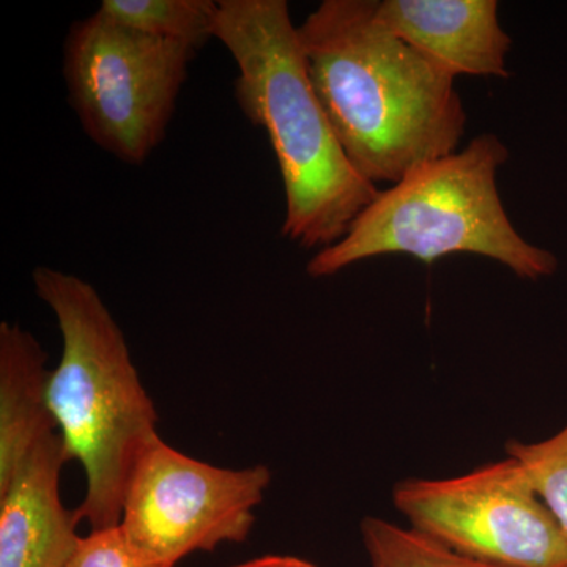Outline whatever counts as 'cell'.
I'll list each match as a JSON object with an SVG mask.
<instances>
[{
	"label": "cell",
	"instance_id": "cell-14",
	"mask_svg": "<svg viewBox=\"0 0 567 567\" xmlns=\"http://www.w3.org/2000/svg\"><path fill=\"white\" fill-rule=\"evenodd\" d=\"M66 567H158L134 554L118 528L96 529L82 537Z\"/></svg>",
	"mask_w": 567,
	"mask_h": 567
},
{
	"label": "cell",
	"instance_id": "cell-11",
	"mask_svg": "<svg viewBox=\"0 0 567 567\" xmlns=\"http://www.w3.org/2000/svg\"><path fill=\"white\" fill-rule=\"evenodd\" d=\"M99 10L125 28L196 52L215 40L218 2L213 0H103Z\"/></svg>",
	"mask_w": 567,
	"mask_h": 567
},
{
	"label": "cell",
	"instance_id": "cell-7",
	"mask_svg": "<svg viewBox=\"0 0 567 567\" xmlns=\"http://www.w3.org/2000/svg\"><path fill=\"white\" fill-rule=\"evenodd\" d=\"M394 506L462 557L502 567H567V539L517 458L446 480H405Z\"/></svg>",
	"mask_w": 567,
	"mask_h": 567
},
{
	"label": "cell",
	"instance_id": "cell-8",
	"mask_svg": "<svg viewBox=\"0 0 567 567\" xmlns=\"http://www.w3.org/2000/svg\"><path fill=\"white\" fill-rule=\"evenodd\" d=\"M66 462L62 436L50 435L0 484V567L70 565L82 537L76 509H66L61 498Z\"/></svg>",
	"mask_w": 567,
	"mask_h": 567
},
{
	"label": "cell",
	"instance_id": "cell-4",
	"mask_svg": "<svg viewBox=\"0 0 567 567\" xmlns=\"http://www.w3.org/2000/svg\"><path fill=\"white\" fill-rule=\"evenodd\" d=\"M507 158L503 141L483 133L462 151L420 164L380 192L338 244L317 251L308 275L328 278L390 254L432 265L458 252L487 257L522 279L554 275L557 256L525 240L502 203L496 174Z\"/></svg>",
	"mask_w": 567,
	"mask_h": 567
},
{
	"label": "cell",
	"instance_id": "cell-9",
	"mask_svg": "<svg viewBox=\"0 0 567 567\" xmlns=\"http://www.w3.org/2000/svg\"><path fill=\"white\" fill-rule=\"evenodd\" d=\"M496 0H382L380 21L451 78H507L513 39Z\"/></svg>",
	"mask_w": 567,
	"mask_h": 567
},
{
	"label": "cell",
	"instance_id": "cell-3",
	"mask_svg": "<svg viewBox=\"0 0 567 567\" xmlns=\"http://www.w3.org/2000/svg\"><path fill=\"white\" fill-rule=\"evenodd\" d=\"M32 281L62 334V358L51 371L48 401L70 461L84 470L78 518L92 532L117 528L134 465L159 435L158 413L99 290L80 276L50 267H37Z\"/></svg>",
	"mask_w": 567,
	"mask_h": 567
},
{
	"label": "cell",
	"instance_id": "cell-6",
	"mask_svg": "<svg viewBox=\"0 0 567 567\" xmlns=\"http://www.w3.org/2000/svg\"><path fill=\"white\" fill-rule=\"evenodd\" d=\"M270 483L265 465L221 468L186 456L158 435L134 465L117 528L142 559L175 567L194 551L245 543L254 507Z\"/></svg>",
	"mask_w": 567,
	"mask_h": 567
},
{
	"label": "cell",
	"instance_id": "cell-2",
	"mask_svg": "<svg viewBox=\"0 0 567 567\" xmlns=\"http://www.w3.org/2000/svg\"><path fill=\"white\" fill-rule=\"evenodd\" d=\"M215 40L238 69L235 99L274 148L286 216L281 234L301 248L338 244L379 186L358 174L317 99L286 0H218Z\"/></svg>",
	"mask_w": 567,
	"mask_h": 567
},
{
	"label": "cell",
	"instance_id": "cell-12",
	"mask_svg": "<svg viewBox=\"0 0 567 567\" xmlns=\"http://www.w3.org/2000/svg\"><path fill=\"white\" fill-rule=\"evenodd\" d=\"M361 536L372 567H502L462 557L412 527L382 518H364Z\"/></svg>",
	"mask_w": 567,
	"mask_h": 567
},
{
	"label": "cell",
	"instance_id": "cell-13",
	"mask_svg": "<svg viewBox=\"0 0 567 567\" xmlns=\"http://www.w3.org/2000/svg\"><path fill=\"white\" fill-rule=\"evenodd\" d=\"M507 456L517 458L567 539V425L539 443L511 440Z\"/></svg>",
	"mask_w": 567,
	"mask_h": 567
},
{
	"label": "cell",
	"instance_id": "cell-10",
	"mask_svg": "<svg viewBox=\"0 0 567 567\" xmlns=\"http://www.w3.org/2000/svg\"><path fill=\"white\" fill-rule=\"evenodd\" d=\"M48 354L35 336L17 323H0V484L41 440L59 434L48 383Z\"/></svg>",
	"mask_w": 567,
	"mask_h": 567
},
{
	"label": "cell",
	"instance_id": "cell-5",
	"mask_svg": "<svg viewBox=\"0 0 567 567\" xmlns=\"http://www.w3.org/2000/svg\"><path fill=\"white\" fill-rule=\"evenodd\" d=\"M196 51L118 24L96 10L63 43L69 102L93 144L140 166L166 137Z\"/></svg>",
	"mask_w": 567,
	"mask_h": 567
},
{
	"label": "cell",
	"instance_id": "cell-1",
	"mask_svg": "<svg viewBox=\"0 0 567 567\" xmlns=\"http://www.w3.org/2000/svg\"><path fill=\"white\" fill-rule=\"evenodd\" d=\"M309 80L347 158L372 185L457 152L454 78L380 21L377 0H324L298 25Z\"/></svg>",
	"mask_w": 567,
	"mask_h": 567
},
{
	"label": "cell",
	"instance_id": "cell-15",
	"mask_svg": "<svg viewBox=\"0 0 567 567\" xmlns=\"http://www.w3.org/2000/svg\"><path fill=\"white\" fill-rule=\"evenodd\" d=\"M234 567H317L306 559L297 557H287V555H267L251 559V561L241 563Z\"/></svg>",
	"mask_w": 567,
	"mask_h": 567
}]
</instances>
